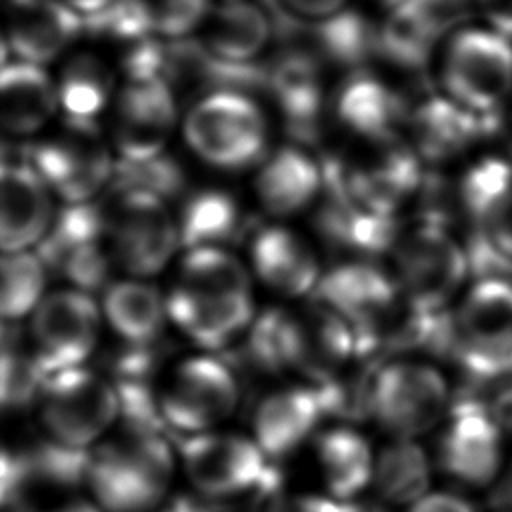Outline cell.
<instances>
[{"mask_svg":"<svg viewBox=\"0 0 512 512\" xmlns=\"http://www.w3.org/2000/svg\"><path fill=\"white\" fill-rule=\"evenodd\" d=\"M334 108L338 122L366 142L398 138V128L408 116L400 96L382 80L368 74L352 76L338 90Z\"/></svg>","mask_w":512,"mask_h":512,"instance_id":"25","label":"cell"},{"mask_svg":"<svg viewBox=\"0 0 512 512\" xmlns=\"http://www.w3.org/2000/svg\"><path fill=\"white\" fill-rule=\"evenodd\" d=\"M60 110L56 80L46 66L8 60L0 78V120L8 134L28 136L44 128Z\"/></svg>","mask_w":512,"mask_h":512,"instance_id":"22","label":"cell"},{"mask_svg":"<svg viewBox=\"0 0 512 512\" xmlns=\"http://www.w3.org/2000/svg\"><path fill=\"white\" fill-rule=\"evenodd\" d=\"M496 414H498V418L504 422V426H506V430H508V436H512V396H506L504 398V402H502V406L496 410V408H492Z\"/></svg>","mask_w":512,"mask_h":512,"instance_id":"49","label":"cell"},{"mask_svg":"<svg viewBox=\"0 0 512 512\" xmlns=\"http://www.w3.org/2000/svg\"><path fill=\"white\" fill-rule=\"evenodd\" d=\"M250 256L258 278L286 296L308 294L322 278L314 250L288 228L270 226L256 232Z\"/></svg>","mask_w":512,"mask_h":512,"instance_id":"23","label":"cell"},{"mask_svg":"<svg viewBox=\"0 0 512 512\" xmlns=\"http://www.w3.org/2000/svg\"><path fill=\"white\" fill-rule=\"evenodd\" d=\"M62 2L82 18H94L104 10H108L118 0H62Z\"/></svg>","mask_w":512,"mask_h":512,"instance_id":"46","label":"cell"},{"mask_svg":"<svg viewBox=\"0 0 512 512\" xmlns=\"http://www.w3.org/2000/svg\"><path fill=\"white\" fill-rule=\"evenodd\" d=\"M166 424L176 432L200 434L228 418L238 404V382L218 358L182 360L158 390Z\"/></svg>","mask_w":512,"mask_h":512,"instance_id":"12","label":"cell"},{"mask_svg":"<svg viewBox=\"0 0 512 512\" xmlns=\"http://www.w3.org/2000/svg\"><path fill=\"white\" fill-rule=\"evenodd\" d=\"M152 32L162 38H184L202 28L210 0H154L148 4Z\"/></svg>","mask_w":512,"mask_h":512,"instance_id":"39","label":"cell"},{"mask_svg":"<svg viewBox=\"0 0 512 512\" xmlns=\"http://www.w3.org/2000/svg\"><path fill=\"white\" fill-rule=\"evenodd\" d=\"M282 352L288 368L322 384L354 360L358 344L352 326L330 306L318 302L284 310Z\"/></svg>","mask_w":512,"mask_h":512,"instance_id":"15","label":"cell"},{"mask_svg":"<svg viewBox=\"0 0 512 512\" xmlns=\"http://www.w3.org/2000/svg\"><path fill=\"white\" fill-rule=\"evenodd\" d=\"M104 214L114 262L134 276L160 272L180 244L178 220L156 194L116 190Z\"/></svg>","mask_w":512,"mask_h":512,"instance_id":"8","label":"cell"},{"mask_svg":"<svg viewBox=\"0 0 512 512\" xmlns=\"http://www.w3.org/2000/svg\"><path fill=\"white\" fill-rule=\"evenodd\" d=\"M258 512H284V502H280L278 498H276V494L268 500V504L264 506V508H260Z\"/></svg>","mask_w":512,"mask_h":512,"instance_id":"51","label":"cell"},{"mask_svg":"<svg viewBox=\"0 0 512 512\" xmlns=\"http://www.w3.org/2000/svg\"><path fill=\"white\" fill-rule=\"evenodd\" d=\"M176 286L192 292L250 294V276L244 264L226 248L204 246L186 250Z\"/></svg>","mask_w":512,"mask_h":512,"instance_id":"34","label":"cell"},{"mask_svg":"<svg viewBox=\"0 0 512 512\" xmlns=\"http://www.w3.org/2000/svg\"><path fill=\"white\" fill-rule=\"evenodd\" d=\"M410 144L422 162L444 164L480 148L482 116L466 110L446 94L422 98L406 116Z\"/></svg>","mask_w":512,"mask_h":512,"instance_id":"19","label":"cell"},{"mask_svg":"<svg viewBox=\"0 0 512 512\" xmlns=\"http://www.w3.org/2000/svg\"><path fill=\"white\" fill-rule=\"evenodd\" d=\"M372 482L390 504H414L428 494L430 460L414 440L396 438L374 460Z\"/></svg>","mask_w":512,"mask_h":512,"instance_id":"33","label":"cell"},{"mask_svg":"<svg viewBox=\"0 0 512 512\" xmlns=\"http://www.w3.org/2000/svg\"><path fill=\"white\" fill-rule=\"evenodd\" d=\"M104 316L126 344H154L168 316L166 300L142 280H120L104 294Z\"/></svg>","mask_w":512,"mask_h":512,"instance_id":"30","label":"cell"},{"mask_svg":"<svg viewBox=\"0 0 512 512\" xmlns=\"http://www.w3.org/2000/svg\"><path fill=\"white\" fill-rule=\"evenodd\" d=\"M40 512H102V508L96 504H90L86 500H68L64 504H58L54 508L40 510Z\"/></svg>","mask_w":512,"mask_h":512,"instance_id":"48","label":"cell"},{"mask_svg":"<svg viewBox=\"0 0 512 512\" xmlns=\"http://www.w3.org/2000/svg\"><path fill=\"white\" fill-rule=\"evenodd\" d=\"M176 116V96L164 76L128 78L116 94L112 118L120 158L146 160L162 154Z\"/></svg>","mask_w":512,"mask_h":512,"instance_id":"16","label":"cell"},{"mask_svg":"<svg viewBox=\"0 0 512 512\" xmlns=\"http://www.w3.org/2000/svg\"><path fill=\"white\" fill-rule=\"evenodd\" d=\"M318 230L330 244L360 254L392 250L400 234L392 216L372 212L338 190H326V202L318 212Z\"/></svg>","mask_w":512,"mask_h":512,"instance_id":"27","label":"cell"},{"mask_svg":"<svg viewBox=\"0 0 512 512\" xmlns=\"http://www.w3.org/2000/svg\"><path fill=\"white\" fill-rule=\"evenodd\" d=\"M292 16L310 22H326L344 12L348 0H278Z\"/></svg>","mask_w":512,"mask_h":512,"instance_id":"42","label":"cell"},{"mask_svg":"<svg viewBox=\"0 0 512 512\" xmlns=\"http://www.w3.org/2000/svg\"><path fill=\"white\" fill-rule=\"evenodd\" d=\"M282 318L284 310H266L254 320L246 336L244 358L260 374H276L286 368L282 352Z\"/></svg>","mask_w":512,"mask_h":512,"instance_id":"38","label":"cell"},{"mask_svg":"<svg viewBox=\"0 0 512 512\" xmlns=\"http://www.w3.org/2000/svg\"><path fill=\"white\" fill-rule=\"evenodd\" d=\"M480 150L494 154L512 168V104L482 116V142Z\"/></svg>","mask_w":512,"mask_h":512,"instance_id":"41","label":"cell"},{"mask_svg":"<svg viewBox=\"0 0 512 512\" xmlns=\"http://www.w3.org/2000/svg\"><path fill=\"white\" fill-rule=\"evenodd\" d=\"M156 512H216L214 508H210L208 504L202 502H194L190 498H176L168 504H164L160 510Z\"/></svg>","mask_w":512,"mask_h":512,"instance_id":"47","label":"cell"},{"mask_svg":"<svg viewBox=\"0 0 512 512\" xmlns=\"http://www.w3.org/2000/svg\"><path fill=\"white\" fill-rule=\"evenodd\" d=\"M42 422L52 440L90 448L120 416L116 386L82 366L50 374L40 392Z\"/></svg>","mask_w":512,"mask_h":512,"instance_id":"9","label":"cell"},{"mask_svg":"<svg viewBox=\"0 0 512 512\" xmlns=\"http://www.w3.org/2000/svg\"><path fill=\"white\" fill-rule=\"evenodd\" d=\"M56 90L66 124L96 128V116L114 94V72L96 52H74L58 72Z\"/></svg>","mask_w":512,"mask_h":512,"instance_id":"28","label":"cell"},{"mask_svg":"<svg viewBox=\"0 0 512 512\" xmlns=\"http://www.w3.org/2000/svg\"><path fill=\"white\" fill-rule=\"evenodd\" d=\"M168 318L204 348H224L250 328L254 302L250 294L192 292L174 286L166 298Z\"/></svg>","mask_w":512,"mask_h":512,"instance_id":"20","label":"cell"},{"mask_svg":"<svg viewBox=\"0 0 512 512\" xmlns=\"http://www.w3.org/2000/svg\"><path fill=\"white\" fill-rule=\"evenodd\" d=\"M484 256L502 260L512 266V192L500 200L496 208L474 228Z\"/></svg>","mask_w":512,"mask_h":512,"instance_id":"40","label":"cell"},{"mask_svg":"<svg viewBox=\"0 0 512 512\" xmlns=\"http://www.w3.org/2000/svg\"><path fill=\"white\" fill-rule=\"evenodd\" d=\"M486 26L512 40V0H476Z\"/></svg>","mask_w":512,"mask_h":512,"instance_id":"44","label":"cell"},{"mask_svg":"<svg viewBox=\"0 0 512 512\" xmlns=\"http://www.w3.org/2000/svg\"><path fill=\"white\" fill-rule=\"evenodd\" d=\"M424 2H430V4H436V6H442V8H448V10H454V12H462V8H464L470 0H424Z\"/></svg>","mask_w":512,"mask_h":512,"instance_id":"50","label":"cell"},{"mask_svg":"<svg viewBox=\"0 0 512 512\" xmlns=\"http://www.w3.org/2000/svg\"><path fill=\"white\" fill-rule=\"evenodd\" d=\"M100 332V310L94 298L78 288L58 290L42 298L32 316V352L46 378L82 366Z\"/></svg>","mask_w":512,"mask_h":512,"instance_id":"14","label":"cell"},{"mask_svg":"<svg viewBox=\"0 0 512 512\" xmlns=\"http://www.w3.org/2000/svg\"><path fill=\"white\" fill-rule=\"evenodd\" d=\"M22 162L30 164L66 204L90 202L114 176V160L96 128L70 126L68 132L26 146Z\"/></svg>","mask_w":512,"mask_h":512,"instance_id":"13","label":"cell"},{"mask_svg":"<svg viewBox=\"0 0 512 512\" xmlns=\"http://www.w3.org/2000/svg\"><path fill=\"white\" fill-rule=\"evenodd\" d=\"M44 382L46 374L34 352H24L6 342L2 352V406H26L38 392H42Z\"/></svg>","mask_w":512,"mask_h":512,"instance_id":"37","label":"cell"},{"mask_svg":"<svg viewBox=\"0 0 512 512\" xmlns=\"http://www.w3.org/2000/svg\"><path fill=\"white\" fill-rule=\"evenodd\" d=\"M284 512H360L348 502L322 496H298L284 502Z\"/></svg>","mask_w":512,"mask_h":512,"instance_id":"45","label":"cell"},{"mask_svg":"<svg viewBox=\"0 0 512 512\" xmlns=\"http://www.w3.org/2000/svg\"><path fill=\"white\" fill-rule=\"evenodd\" d=\"M174 472L162 434L126 432L92 448L88 486L106 512H152L166 496Z\"/></svg>","mask_w":512,"mask_h":512,"instance_id":"2","label":"cell"},{"mask_svg":"<svg viewBox=\"0 0 512 512\" xmlns=\"http://www.w3.org/2000/svg\"><path fill=\"white\" fill-rule=\"evenodd\" d=\"M270 90L294 134L310 140L322 106L318 64L304 52L282 56L270 74Z\"/></svg>","mask_w":512,"mask_h":512,"instance_id":"29","label":"cell"},{"mask_svg":"<svg viewBox=\"0 0 512 512\" xmlns=\"http://www.w3.org/2000/svg\"><path fill=\"white\" fill-rule=\"evenodd\" d=\"M200 48L218 64L254 62L272 40L270 16L252 0H220L212 4L198 30Z\"/></svg>","mask_w":512,"mask_h":512,"instance_id":"21","label":"cell"},{"mask_svg":"<svg viewBox=\"0 0 512 512\" xmlns=\"http://www.w3.org/2000/svg\"><path fill=\"white\" fill-rule=\"evenodd\" d=\"M54 220L50 188L26 162H4L0 182V244L4 254L38 246Z\"/></svg>","mask_w":512,"mask_h":512,"instance_id":"18","label":"cell"},{"mask_svg":"<svg viewBox=\"0 0 512 512\" xmlns=\"http://www.w3.org/2000/svg\"><path fill=\"white\" fill-rule=\"evenodd\" d=\"M324 188L322 164L304 150L284 146L276 150L256 176V194L266 212L274 216L296 214Z\"/></svg>","mask_w":512,"mask_h":512,"instance_id":"26","label":"cell"},{"mask_svg":"<svg viewBox=\"0 0 512 512\" xmlns=\"http://www.w3.org/2000/svg\"><path fill=\"white\" fill-rule=\"evenodd\" d=\"M452 408L446 376L424 360H392L374 382L372 416L394 438L414 440L440 426Z\"/></svg>","mask_w":512,"mask_h":512,"instance_id":"6","label":"cell"},{"mask_svg":"<svg viewBox=\"0 0 512 512\" xmlns=\"http://www.w3.org/2000/svg\"><path fill=\"white\" fill-rule=\"evenodd\" d=\"M394 278L406 300L422 312H444L468 286L472 260L446 224L418 220L392 246Z\"/></svg>","mask_w":512,"mask_h":512,"instance_id":"3","label":"cell"},{"mask_svg":"<svg viewBox=\"0 0 512 512\" xmlns=\"http://www.w3.org/2000/svg\"><path fill=\"white\" fill-rule=\"evenodd\" d=\"M38 258L52 272L68 278L74 288H100L112 266L104 206L90 202L66 204L54 214L50 230L38 244Z\"/></svg>","mask_w":512,"mask_h":512,"instance_id":"11","label":"cell"},{"mask_svg":"<svg viewBox=\"0 0 512 512\" xmlns=\"http://www.w3.org/2000/svg\"><path fill=\"white\" fill-rule=\"evenodd\" d=\"M324 414L316 388H286L268 394L254 414V438L268 458L294 452Z\"/></svg>","mask_w":512,"mask_h":512,"instance_id":"24","label":"cell"},{"mask_svg":"<svg viewBox=\"0 0 512 512\" xmlns=\"http://www.w3.org/2000/svg\"><path fill=\"white\" fill-rule=\"evenodd\" d=\"M112 178L116 190H144L166 202L178 196L186 184L180 164L164 152L146 160L120 158Z\"/></svg>","mask_w":512,"mask_h":512,"instance_id":"36","label":"cell"},{"mask_svg":"<svg viewBox=\"0 0 512 512\" xmlns=\"http://www.w3.org/2000/svg\"><path fill=\"white\" fill-rule=\"evenodd\" d=\"M190 482L210 498H230L280 486L278 474L256 440L234 434H192L180 442Z\"/></svg>","mask_w":512,"mask_h":512,"instance_id":"10","label":"cell"},{"mask_svg":"<svg viewBox=\"0 0 512 512\" xmlns=\"http://www.w3.org/2000/svg\"><path fill=\"white\" fill-rule=\"evenodd\" d=\"M498 512H512V510H504V508H498Z\"/></svg>","mask_w":512,"mask_h":512,"instance_id":"52","label":"cell"},{"mask_svg":"<svg viewBox=\"0 0 512 512\" xmlns=\"http://www.w3.org/2000/svg\"><path fill=\"white\" fill-rule=\"evenodd\" d=\"M508 456V430L498 414L474 400L452 404L440 424L436 460L464 488L498 486Z\"/></svg>","mask_w":512,"mask_h":512,"instance_id":"7","label":"cell"},{"mask_svg":"<svg viewBox=\"0 0 512 512\" xmlns=\"http://www.w3.org/2000/svg\"><path fill=\"white\" fill-rule=\"evenodd\" d=\"M448 354L472 376L512 374V278L480 274L448 310Z\"/></svg>","mask_w":512,"mask_h":512,"instance_id":"1","label":"cell"},{"mask_svg":"<svg viewBox=\"0 0 512 512\" xmlns=\"http://www.w3.org/2000/svg\"><path fill=\"white\" fill-rule=\"evenodd\" d=\"M184 140L206 164L238 170L254 164L268 140L262 106L238 88H216L196 100L182 124Z\"/></svg>","mask_w":512,"mask_h":512,"instance_id":"4","label":"cell"},{"mask_svg":"<svg viewBox=\"0 0 512 512\" xmlns=\"http://www.w3.org/2000/svg\"><path fill=\"white\" fill-rule=\"evenodd\" d=\"M324 482L338 500H350L374 476V458L364 436L350 428H332L316 442Z\"/></svg>","mask_w":512,"mask_h":512,"instance_id":"31","label":"cell"},{"mask_svg":"<svg viewBox=\"0 0 512 512\" xmlns=\"http://www.w3.org/2000/svg\"><path fill=\"white\" fill-rule=\"evenodd\" d=\"M242 228L238 202L222 190H200L186 198L178 218L180 244L186 250L232 242Z\"/></svg>","mask_w":512,"mask_h":512,"instance_id":"32","label":"cell"},{"mask_svg":"<svg viewBox=\"0 0 512 512\" xmlns=\"http://www.w3.org/2000/svg\"><path fill=\"white\" fill-rule=\"evenodd\" d=\"M46 266L28 250L8 252L2 258L0 310L6 320H18L34 312L42 302Z\"/></svg>","mask_w":512,"mask_h":512,"instance_id":"35","label":"cell"},{"mask_svg":"<svg viewBox=\"0 0 512 512\" xmlns=\"http://www.w3.org/2000/svg\"><path fill=\"white\" fill-rule=\"evenodd\" d=\"M6 48L16 60L46 66L80 36L82 16L62 0H6Z\"/></svg>","mask_w":512,"mask_h":512,"instance_id":"17","label":"cell"},{"mask_svg":"<svg viewBox=\"0 0 512 512\" xmlns=\"http://www.w3.org/2000/svg\"><path fill=\"white\" fill-rule=\"evenodd\" d=\"M444 94L466 110L488 116L512 104V40L490 26L454 32L440 58Z\"/></svg>","mask_w":512,"mask_h":512,"instance_id":"5","label":"cell"},{"mask_svg":"<svg viewBox=\"0 0 512 512\" xmlns=\"http://www.w3.org/2000/svg\"><path fill=\"white\" fill-rule=\"evenodd\" d=\"M408 512H476L474 504L456 492H428Z\"/></svg>","mask_w":512,"mask_h":512,"instance_id":"43","label":"cell"}]
</instances>
